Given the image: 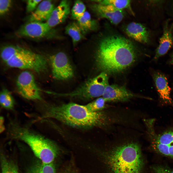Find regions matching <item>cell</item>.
Instances as JSON below:
<instances>
[{"label": "cell", "mask_w": 173, "mask_h": 173, "mask_svg": "<svg viewBox=\"0 0 173 173\" xmlns=\"http://www.w3.org/2000/svg\"><path fill=\"white\" fill-rule=\"evenodd\" d=\"M95 53L97 65L102 72L115 74L123 71L134 62L137 48L130 41L119 35L107 34L98 43Z\"/></svg>", "instance_id": "cell-1"}, {"label": "cell", "mask_w": 173, "mask_h": 173, "mask_svg": "<svg viewBox=\"0 0 173 173\" xmlns=\"http://www.w3.org/2000/svg\"><path fill=\"white\" fill-rule=\"evenodd\" d=\"M42 107V118H54L73 127L85 129L100 126L105 118L101 112H92L85 105L74 103Z\"/></svg>", "instance_id": "cell-2"}, {"label": "cell", "mask_w": 173, "mask_h": 173, "mask_svg": "<svg viewBox=\"0 0 173 173\" xmlns=\"http://www.w3.org/2000/svg\"><path fill=\"white\" fill-rule=\"evenodd\" d=\"M111 173H140L143 161L140 148L134 142L115 147L105 155Z\"/></svg>", "instance_id": "cell-3"}, {"label": "cell", "mask_w": 173, "mask_h": 173, "mask_svg": "<svg viewBox=\"0 0 173 173\" xmlns=\"http://www.w3.org/2000/svg\"><path fill=\"white\" fill-rule=\"evenodd\" d=\"M9 131L11 136L27 144L42 163H52L57 155L58 148L50 140L15 124L11 125Z\"/></svg>", "instance_id": "cell-4"}, {"label": "cell", "mask_w": 173, "mask_h": 173, "mask_svg": "<svg viewBox=\"0 0 173 173\" xmlns=\"http://www.w3.org/2000/svg\"><path fill=\"white\" fill-rule=\"evenodd\" d=\"M1 57L3 61L11 68L31 70L38 73L45 72L48 68L47 60L43 56L18 46L4 47Z\"/></svg>", "instance_id": "cell-5"}, {"label": "cell", "mask_w": 173, "mask_h": 173, "mask_svg": "<svg viewBox=\"0 0 173 173\" xmlns=\"http://www.w3.org/2000/svg\"><path fill=\"white\" fill-rule=\"evenodd\" d=\"M107 74L102 72L96 76L88 80L75 90L69 93H54L57 96L89 99L102 96L109 85Z\"/></svg>", "instance_id": "cell-6"}, {"label": "cell", "mask_w": 173, "mask_h": 173, "mask_svg": "<svg viewBox=\"0 0 173 173\" xmlns=\"http://www.w3.org/2000/svg\"><path fill=\"white\" fill-rule=\"evenodd\" d=\"M147 133L152 149L163 156L173 158V127L158 134L152 127Z\"/></svg>", "instance_id": "cell-7"}, {"label": "cell", "mask_w": 173, "mask_h": 173, "mask_svg": "<svg viewBox=\"0 0 173 173\" xmlns=\"http://www.w3.org/2000/svg\"><path fill=\"white\" fill-rule=\"evenodd\" d=\"M16 85L18 93L24 98L29 100H40V90L37 85L33 74L25 71L18 75Z\"/></svg>", "instance_id": "cell-8"}, {"label": "cell", "mask_w": 173, "mask_h": 173, "mask_svg": "<svg viewBox=\"0 0 173 173\" xmlns=\"http://www.w3.org/2000/svg\"><path fill=\"white\" fill-rule=\"evenodd\" d=\"M52 76L56 80H67L72 78L74 72L73 68L66 55L60 52L50 57Z\"/></svg>", "instance_id": "cell-9"}, {"label": "cell", "mask_w": 173, "mask_h": 173, "mask_svg": "<svg viewBox=\"0 0 173 173\" xmlns=\"http://www.w3.org/2000/svg\"><path fill=\"white\" fill-rule=\"evenodd\" d=\"M90 6L93 11L98 16L106 19L115 25L119 23L124 16L123 10L118 9L111 5L96 3L92 4Z\"/></svg>", "instance_id": "cell-10"}, {"label": "cell", "mask_w": 173, "mask_h": 173, "mask_svg": "<svg viewBox=\"0 0 173 173\" xmlns=\"http://www.w3.org/2000/svg\"><path fill=\"white\" fill-rule=\"evenodd\" d=\"M136 96L124 86L108 85L102 95L106 102H124Z\"/></svg>", "instance_id": "cell-11"}, {"label": "cell", "mask_w": 173, "mask_h": 173, "mask_svg": "<svg viewBox=\"0 0 173 173\" xmlns=\"http://www.w3.org/2000/svg\"><path fill=\"white\" fill-rule=\"evenodd\" d=\"M51 29L46 22H31L21 26L17 33L21 37L41 38L46 36Z\"/></svg>", "instance_id": "cell-12"}, {"label": "cell", "mask_w": 173, "mask_h": 173, "mask_svg": "<svg viewBox=\"0 0 173 173\" xmlns=\"http://www.w3.org/2000/svg\"><path fill=\"white\" fill-rule=\"evenodd\" d=\"M152 75L156 89L160 98L163 102L170 104L173 101L170 96V88L166 76L161 72L152 71Z\"/></svg>", "instance_id": "cell-13"}, {"label": "cell", "mask_w": 173, "mask_h": 173, "mask_svg": "<svg viewBox=\"0 0 173 173\" xmlns=\"http://www.w3.org/2000/svg\"><path fill=\"white\" fill-rule=\"evenodd\" d=\"M173 29V24L169 26L167 21L164 26L163 34L160 38L159 45L156 49L153 59L154 61L157 62L160 57L165 55L172 46Z\"/></svg>", "instance_id": "cell-14"}, {"label": "cell", "mask_w": 173, "mask_h": 173, "mask_svg": "<svg viewBox=\"0 0 173 173\" xmlns=\"http://www.w3.org/2000/svg\"><path fill=\"white\" fill-rule=\"evenodd\" d=\"M70 5L68 1L63 0L54 8L46 22L51 29L65 20L70 13Z\"/></svg>", "instance_id": "cell-15"}, {"label": "cell", "mask_w": 173, "mask_h": 173, "mask_svg": "<svg viewBox=\"0 0 173 173\" xmlns=\"http://www.w3.org/2000/svg\"><path fill=\"white\" fill-rule=\"evenodd\" d=\"M125 32L130 38L142 43L149 41V33L146 27L142 24L135 22L128 24L125 27Z\"/></svg>", "instance_id": "cell-16"}, {"label": "cell", "mask_w": 173, "mask_h": 173, "mask_svg": "<svg viewBox=\"0 0 173 173\" xmlns=\"http://www.w3.org/2000/svg\"><path fill=\"white\" fill-rule=\"evenodd\" d=\"M55 8L51 0H44L41 2L35 11L29 17V22H42L47 21Z\"/></svg>", "instance_id": "cell-17"}, {"label": "cell", "mask_w": 173, "mask_h": 173, "mask_svg": "<svg viewBox=\"0 0 173 173\" xmlns=\"http://www.w3.org/2000/svg\"><path fill=\"white\" fill-rule=\"evenodd\" d=\"M77 21V23L84 34L95 30L98 27L96 21L92 19L90 14L87 11H86Z\"/></svg>", "instance_id": "cell-18"}, {"label": "cell", "mask_w": 173, "mask_h": 173, "mask_svg": "<svg viewBox=\"0 0 173 173\" xmlns=\"http://www.w3.org/2000/svg\"><path fill=\"white\" fill-rule=\"evenodd\" d=\"M65 33L71 38L74 44L82 39L85 34L77 22L69 23L65 28Z\"/></svg>", "instance_id": "cell-19"}, {"label": "cell", "mask_w": 173, "mask_h": 173, "mask_svg": "<svg viewBox=\"0 0 173 173\" xmlns=\"http://www.w3.org/2000/svg\"><path fill=\"white\" fill-rule=\"evenodd\" d=\"M0 103L2 107L6 109L11 110L13 108L14 104L13 98L6 89H3L0 92Z\"/></svg>", "instance_id": "cell-20"}, {"label": "cell", "mask_w": 173, "mask_h": 173, "mask_svg": "<svg viewBox=\"0 0 173 173\" xmlns=\"http://www.w3.org/2000/svg\"><path fill=\"white\" fill-rule=\"evenodd\" d=\"M94 1L97 3L103 4L111 5L121 10L130 7L131 1L130 0H103Z\"/></svg>", "instance_id": "cell-21"}, {"label": "cell", "mask_w": 173, "mask_h": 173, "mask_svg": "<svg viewBox=\"0 0 173 173\" xmlns=\"http://www.w3.org/2000/svg\"><path fill=\"white\" fill-rule=\"evenodd\" d=\"M30 173H56L55 166L53 162L48 164L41 162L34 166Z\"/></svg>", "instance_id": "cell-22"}, {"label": "cell", "mask_w": 173, "mask_h": 173, "mask_svg": "<svg viewBox=\"0 0 173 173\" xmlns=\"http://www.w3.org/2000/svg\"><path fill=\"white\" fill-rule=\"evenodd\" d=\"M1 173H19L17 166L8 160L4 155L1 157Z\"/></svg>", "instance_id": "cell-23"}, {"label": "cell", "mask_w": 173, "mask_h": 173, "mask_svg": "<svg viewBox=\"0 0 173 173\" xmlns=\"http://www.w3.org/2000/svg\"><path fill=\"white\" fill-rule=\"evenodd\" d=\"M106 102L103 97H100L85 105L88 110L92 112L100 111L106 107Z\"/></svg>", "instance_id": "cell-24"}, {"label": "cell", "mask_w": 173, "mask_h": 173, "mask_svg": "<svg viewBox=\"0 0 173 173\" xmlns=\"http://www.w3.org/2000/svg\"><path fill=\"white\" fill-rule=\"evenodd\" d=\"M86 7L84 3L80 0L76 1L71 11L72 17L77 20L84 13Z\"/></svg>", "instance_id": "cell-25"}, {"label": "cell", "mask_w": 173, "mask_h": 173, "mask_svg": "<svg viewBox=\"0 0 173 173\" xmlns=\"http://www.w3.org/2000/svg\"><path fill=\"white\" fill-rule=\"evenodd\" d=\"M152 169L153 173H173V169L160 165L152 166Z\"/></svg>", "instance_id": "cell-26"}, {"label": "cell", "mask_w": 173, "mask_h": 173, "mask_svg": "<svg viewBox=\"0 0 173 173\" xmlns=\"http://www.w3.org/2000/svg\"><path fill=\"white\" fill-rule=\"evenodd\" d=\"M12 1L10 0H0V14L3 15L8 12L10 7Z\"/></svg>", "instance_id": "cell-27"}, {"label": "cell", "mask_w": 173, "mask_h": 173, "mask_svg": "<svg viewBox=\"0 0 173 173\" xmlns=\"http://www.w3.org/2000/svg\"><path fill=\"white\" fill-rule=\"evenodd\" d=\"M41 0H29L27 1L26 10L27 12H32L36 8L37 6L41 2Z\"/></svg>", "instance_id": "cell-28"}, {"label": "cell", "mask_w": 173, "mask_h": 173, "mask_svg": "<svg viewBox=\"0 0 173 173\" xmlns=\"http://www.w3.org/2000/svg\"><path fill=\"white\" fill-rule=\"evenodd\" d=\"M0 133L2 132L5 129V127L4 124V119L2 116L0 117Z\"/></svg>", "instance_id": "cell-29"}, {"label": "cell", "mask_w": 173, "mask_h": 173, "mask_svg": "<svg viewBox=\"0 0 173 173\" xmlns=\"http://www.w3.org/2000/svg\"><path fill=\"white\" fill-rule=\"evenodd\" d=\"M171 59L170 61V63L171 64H173V53L171 56Z\"/></svg>", "instance_id": "cell-30"}]
</instances>
